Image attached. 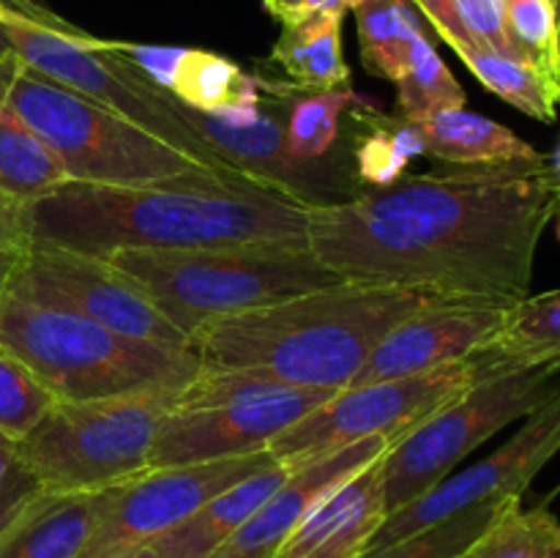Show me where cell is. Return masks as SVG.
Returning a JSON list of instances; mask_svg holds the SVG:
<instances>
[{
    "label": "cell",
    "instance_id": "6da1fadb",
    "mask_svg": "<svg viewBox=\"0 0 560 558\" xmlns=\"http://www.w3.org/2000/svg\"><path fill=\"white\" fill-rule=\"evenodd\" d=\"M560 184L547 156L402 175L310 208L306 241L348 282L397 284L432 301L512 310L530 295Z\"/></svg>",
    "mask_w": 560,
    "mask_h": 558
},
{
    "label": "cell",
    "instance_id": "7a4b0ae2",
    "mask_svg": "<svg viewBox=\"0 0 560 558\" xmlns=\"http://www.w3.org/2000/svg\"><path fill=\"white\" fill-rule=\"evenodd\" d=\"M312 202L252 181L189 178L156 186H96L69 181L25 206L33 241L82 255L115 249L306 241Z\"/></svg>",
    "mask_w": 560,
    "mask_h": 558
},
{
    "label": "cell",
    "instance_id": "3957f363",
    "mask_svg": "<svg viewBox=\"0 0 560 558\" xmlns=\"http://www.w3.org/2000/svg\"><path fill=\"white\" fill-rule=\"evenodd\" d=\"M427 304L435 301L397 284L339 279L202 323L189 334V348L208 367L255 370L293 386L339 392L383 334Z\"/></svg>",
    "mask_w": 560,
    "mask_h": 558
},
{
    "label": "cell",
    "instance_id": "277c9868",
    "mask_svg": "<svg viewBox=\"0 0 560 558\" xmlns=\"http://www.w3.org/2000/svg\"><path fill=\"white\" fill-rule=\"evenodd\" d=\"M0 350L69 403L151 386H186L202 367L191 348L124 337L63 306L14 293L0 299Z\"/></svg>",
    "mask_w": 560,
    "mask_h": 558
},
{
    "label": "cell",
    "instance_id": "5b68a950",
    "mask_svg": "<svg viewBox=\"0 0 560 558\" xmlns=\"http://www.w3.org/2000/svg\"><path fill=\"white\" fill-rule=\"evenodd\" d=\"M109 266L131 279L175 326H197L339 282L310 241L202 246V249H115Z\"/></svg>",
    "mask_w": 560,
    "mask_h": 558
},
{
    "label": "cell",
    "instance_id": "8992f818",
    "mask_svg": "<svg viewBox=\"0 0 560 558\" xmlns=\"http://www.w3.org/2000/svg\"><path fill=\"white\" fill-rule=\"evenodd\" d=\"M5 98L42 137L69 181L96 186H156L189 178H228L202 159L93 98L38 74L9 53Z\"/></svg>",
    "mask_w": 560,
    "mask_h": 558
},
{
    "label": "cell",
    "instance_id": "52a82bcc",
    "mask_svg": "<svg viewBox=\"0 0 560 558\" xmlns=\"http://www.w3.org/2000/svg\"><path fill=\"white\" fill-rule=\"evenodd\" d=\"M0 47L14 53L38 74L124 115L131 124L167 140L170 146L202 159L228 178L249 181L233 164L217 156L211 146L191 129L184 104L148 80L115 49L109 38L91 36L38 0H0Z\"/></svg>",
    "mask_w": 560,
    "mask_h": 558
},
{
    "label": "cell",
    "instance_id": "ba28073f",
    "mask_svg": "<svg viewBox=\"0 0 560 558\" xmlns=\"http://www.w3.org/2000/svg\"><path fill=\"white\" fill-rule=\"evenodd\" d=\"M184 386H151L98 399H58L14 443V460L52 496L124 485L145 474L162 416Z\"/></svg>",
    "mask_w": 560,
    "mask_h": 558
},
{
    "label": "cell",
    "instance_id": "9c48e42d",
    "mask_svg": "<svg viewBox=\"0 0 560 558\" xmlns=\"http://www.w3.org/2000/svg\"><path fill=\"white\" fill-rule=\"evenodd\" d=\"M337 392L304 388L255 370L202 364L162 416L148 468L268 452V443Z\"/></svg>",
    "mask_w": 560,
    "mask_h": 558
},
{
    "label": "cell",
    "instance_id": "30bf717a",
    "mask_svg": "<svg viewBox=\"0 0 560 558\" xmlns=\"http://www.w3.org/2000/svg\"><path fill=\"white\" fill-rule=\"evenodd\" d=\"M556 394H560V359L492 372L438 408L386 449L388 514L424 496L481 443L503 427L528 419Z\"/></svg>",
    "mask_w": 560,
    "mask_h": 558
},
{
    "label": "cell",
    "instance_id": "8fae6325",
    "mask_svg": "<svg viewBox=\"0 0 560 558\" xmlns=\"http://www.w3.org/2000/svg\"><path fill=\"white\" fill-rule=\"evenodd\" d=\"M481 377L485 372L479 361L468 356V359L435 367L419 375L339 388L320 408L273 438L268 443V454L279 463L295 465L306 457L364 441V438L383 435L397 443L413 427L430 419L438 408L476 386Z\"/></svg>",
    "mask_w": 560,
    "mask_h": 558
},
{
    "label": "cell",
    "instance_id": "7c38bea8",
    "mask_svg": "<svg viewBox=\"0 0 560 558\" xmlns=\"http://www.w3.org/2000/svg\"><path fill=\"white\" fill-rule=\"evenodd\" d=\"M5 293L63 306L124 337L189 348V334L180 332L126 274L102 257L33 241L25 266Z\"/></svg>",
    "mask_w": 560,
    "mask_h": 558
},
{
    "label": "cell",
    "instance_id": "4fadbf2b",
    "mask_svg": "<svg viewBox=\"0 0 560 558\" xmlns=\"http://www.w3.org/2000/svg\"><path fill=\"white\" fill-rule=\"evenodd\" d=\"M271 463L273 457L268 452H252L195 465L151 468L124 485H115L80 558H118L151 545L164 531L191 518L213 496Z\"/></svg>",
    "mask_w": 560,
    "mask_h": 558
},
{
    "label": "cell",
    "instance_id": "5bb4252c",
    "mask_svg": "<svg viewBox=\"0 0 560 558\" xmlns=\"http://www.w3.org/2000/svg\"><path fill=\"white\" fill-rule=\"evenodd\" d=\"M560 452V394L541 405L525 419L520 432H514L498 452L479 460L459 474L446 476L435 487L388 514L370 547L392 545L408 539L430 525L443 523L457 512L481 503H503L509 498H523L534 476Z\"/></svg>",
    "mask_w": 560,
    "mask_h": 558
},
{
    "label": "cell",
    "instance_id": "9a60e30c",
    "mask_svg": "<svg viewBox=\"0 0 560 558\" xmlns=\"http://www.w3.org/2000/svg\"><path fill=\"white\" fill-rule=\"evenodd\" d=\"M506 310L468 304H427L410 312L372 348L361 370L345 388L419 375L454 364L479 350L503 323Z\"/></svg>",
    "mask_w": 560,
    "mask_h": 558
},
{
    "label": "cell",
    "instance_id": "2e32d148",
    "mask_svg": "<svg viewBox=\"0 0 560 558\" xmlns=\"http://www.w3.org/2000/svg\"><path fill=\"white\" fill-rule=\"evenodd\" d=\"M388 446L392 441L383 435L364 438L290 465L288 479L211 558H277L306 512L339 481L350 479L381 457Z\"/></svg>",
    "mask_w": 560,
    "mask_h": 558
},
{
    "label": "cell",
    "instance_id": "e0dca14e",
    "mask_svg": "<svg viewBox=\"0 0 560 558\" xmlns=\"http://www.w3.org/2000/svg\"><path fill=\"white\" fill-rule=\"evenodd\" d=\"M388 518L386 452L328 490L295 525L277 558H359Z\"/></svg>",
    "mask_w": 560,
    "mask_h": 558
},
{
    "label": "cell",
    "instance_id": "ac0fdd59",
    "mask_svg": "<svg viewBox=\"0 0 560 558\" xmlns=\"http://www.w3.org/2000/svg\"><path fill=\"white\" fill-rule=\"evenodd\" d=\"M288 474L290 465L273 460L271 465L213 496L191 518L164 531L148 547H153L162 558H211L230 536L244 528L246 520L271 498Z\"/></svg>",
    "mask_w": 560,
    "mask_h": 558
},
{
    "label": "cell",
    "instance_id": "d6986e66",
    "mask_svg": "<svg viewBox=\"0 0 560 558\" xmlns=\"http://www.w3.org/2000/svg\"><path fill=\"white\" fill-rule=\"evenodd\" d=\"M113 487L49 496L16 525L0 547V558H80L96 531Z\"/></svg>",
    "mask_w": 560,
    "mask_h": 558
},
{
    "label": "cell",
    "instance_id": "ffe728a7",
    "mask_svg": "<svg viewBox=\"0 0 560 558\" xmlns=\"http://www.w3.org/2000/svg\"><path fill=\"white\" fill-rule=\"evenodd\" d=\"M419 126L424 137V148L443 162L463 164H509V162H536L545 153L536 151L530 142L514 135L509 126L485 115L468 113L465 107L438 109L421 118L410 120Z\"/></svg>",
    "mask_w": 560,
    "mask_h": 558
},
{
    "label": "cell",
    "instance_id": "44dd1931",
    "mask_svg": "<svg viewBox=\"0 0 560 558\" xmlns=\"http://www.w3.org/2000/svg\"><path fill=\"white\" fill-rule=\"evenodd\" d=\"M167 91L189 109L213 115L224 124H246L260 113L257 77L206 49L180 53Z\"/></svg>",
    "mask_w": 560,
    "mask_h": 558
},
{
    "label": "cell",
    "instance_id": "7402d4cb",
    "mask_svg": "<svg viewBox=\"0 0 560 558\" xmlns=\"http://www.w3.org/2000/svg\"><path fill=\"white\" fill-rule=\"evenodd\" d=\"M9 49L0 47V195L20 206L52 195L58 186L69 184V175L58 164L42 137L16 115L5 98Z\"/></svg>",
    "mask_w": 560,
    "mask_h": 558
},
{
    "label": "cell",
    "instance_id": "603a6c76",
    "mask_svg": "<svg viewBox=\"0 0 560 558\" xmlns=\"http://www.w3.org/2000/svg\"><path fill=\"white\" fill-rule=\"evenodd\" d=\"M342 16L334 11H315L282 25L271 63L304 91L350 88V66L342 55Z\"/></svg>",
    "mask_w": 560,
    "mask_h": 558
},
{
    "label": "cell",
    "instance_id": "cb8c5ba5",
    "mask_svg": "<svg viewBox=\"0 0 560 558\" xmlns=\"http://www.w3.org/2000/svg\"><path fill=\"white\" fill-rule=\"evenodd\" d=\"M481 372L512 370V367L545 364L560 359V290L528 295L506 310L492 337L474 350Z\"/></svg>",
    "mask_w": 560,
    "mask_h": 558
},
{
    "label": "cell",
    "instance_id": "d4e9b609",
    "mask_svg": "<svg viewBox=\"0 0 560 558\" xmlns=\"http://www.w3.org/2000/svg\"><path fill=\"white\" fill-rule=\"evenodd\" d=\"M361 63L372 77L397 82L416 36L424 33L410 0H361L355 5Z\"/></svg>",
    "mask_w": 560,
    "mask_h": 558
},
{
    "label": "cell",
    "instance_id": "484cf974",
    "mask_svg": "<svg viewBox=\"0 0 560 558\" xmlns=\"http://www.w3.org/2000/svg\"><path fill=\"white\" fill-rule=\"evenodd\" d=\"M459 558H560V520L550 509H523V498H509Z\"/></svg>",
    "mask_w": 560,
    "mask_h": 558
},
{
    "label": "cell",
    "instance_id": "4316f807",
    "mask_svg": "<svg viewBox=\"0 0 560 558\" xmlns=\"http://www.w3.org/2000/svg\"><path fill=\"white\" fill-rule=\"evenodd\" d=\"M457 58L463 60L470 69V74L492 91L495 96H501L503 102H509L512 107H517L520 113L530 115L536 120H545L552 124L558 115V98L550 91V85L545 82V77L528 63V60L512 58V55L492 53V49H479V47H465L457 49Z\"/></svg>",
    "mask_w": 560,
    "mask_h": 558
},
{
    "label": "cell",
    "instance_id": "83f0119b",
    "mask_svg": "<svg viewBox=\"0 0 560 558\" xmlns=\"http://www.w3.org/2000/svg\"><path fill=\"white\" fill-rule=\"evenodd\" d=\"M299 96L288 104V148L295 159L315 162L331 151L334 140L339 137V118L348 107L361 104L364 98L355 96L353 88H334V91H304L295 88Z\"/></svg>",
    "mask_w": 560,
    "mask_h": 558
},
{
    "label": "cell",
    "instance_id": "f1b7e54d",
    "mask_svg": "<svg viewBox=\"0 0 560 558\" xmlns=\"http://www.w3.org/2000/svg\"><path fill=\"white\" fill-rule=\"evenodd\" d=\"M394 85H397L399 118L405 120H416L438 109L465 107L463 85L443 63L427 33L416 36L402 77Z\"/></svg>",
    "mask_w": 560,
    "mask_h": 558
},
{
    "label": "cell",
    "instance_id": "f546056e",
    "mask_svg": "<svg viewBox=\"0 0 560 558\" xmlns=\"http://www.w3.org/2000/svg\"><path fill=\"white\" fill-rule=\"evenodd\" d=\"M514 49L545 77L560 102V33L552 0H501Z\"/></svg>",
    "mask_w": 560,
    "mask_h": 558
},
{
    "label": "cell",
    "instance_id": "4dcf8cb0",
    "mask_svg": "<svg viewBox=\"0 0 560 558\" xmlns=\"http://www.w3.org/2000/svg\"><path fill=\"white\" fill-rule=\"evenodd\" d=\"M372 131L355 148L359 175L372 186H388L399 181L419 153H424V137L419 126L405 118L375 115Z\"/></svg>",
    "mask_w": 560,
    "mask_h": 558
},
{
    "label": "cell",
    "instance_id": "1f68e13d",
    "mask_svg": "<svg viewBox=\"0 0 560 558\" xmlns=\"http://www.w3.org/2000/svg\"><path fill=\"white\" fill-rule=\"evenodd\" d=\"M503 503L470 507L465 512H457L454 518L443 520V523H435L430 528L419 531V534L408 536V539L372 547V550L361 553L359 558H459L474 545L476 536L490 525V520L495 518Z\"/></svg>",
    "mask_w": 560,
    "mask_h": 558
},
{
    "label": "cell",
    "instance_id": "d6a6232c",
    "mask_svg": "<svg viewBox=\"0 0 560 558\" xmlns=\"http://www.w3.org/2000/svg\"><path fill=\"white\" fill-rule=\"evenodd\" d=\"M58 403L52 392L38 381L36 372L0 350V432L11 441L25 438L49 408Z\"/></svg>",
    "mask_w": 560,
    "mask_h": 558
},
{
    "label": "cell",
    "instance_id": "836d02e7",
    "mask_svg": "<svg viewBox=\"0 0 560 558\" xmlns=\"http://www.w3.org/2000/svg\"><path fill=\"white\" fill-rule=\"evenodd\" d=\"M33 249V233L27 224V211L20 202L0 195V299L9 284L25 266Z\"/></svg>",
    "mask_w": 560,
    "mask_h": 558
},
{
    "label": "cell",
    "instance_id": "e575fe53",
    "mask_svg": "<svg viewBox=\"0 0 560 558\" xmlns=\"http://www.w3.org/2000/svg\"><path fill=\"white\" fill-rule=\"evenodd\" d=\"M49 496L52 492L44 490L14 460L11 468L5 470L3 481H0V539H5Z\"/></svg>",
    "mask_w": 560,
    "mask_h": 558
},
{
    "label": "cell",
    "instance_id": "d590c367",
    "mask_svg": "<svg viewBox=\"0 0 560 558\" xmlns=\"http://www.w3.org/2000/svg\"><path fill=\"white\" fill-rule=\"evenodd\" d=\"M262 5H266L268 14H271L273 20L282 22V25L306 16V0H262Z\"/></svg>",
    "mask_w": 560,
    "mask_h": 558
},
{
    "label": "cell",
    "instance_id": "8d00e7d4",
    "mask_svg": "<svg viewBox=\"0 0 560 558\" xmlns=\"http://www.w3.org/2000/svg\"><path fill=\"white\" fill-rule=\"evenodd\" d=\"M361 0H306V14L315 11H334V14H345V11L355 9Z\"/></svg>",
    "mask_w": 560,
    "mask_h": 558
},
{
    "label": "cell",
    "instance_id": "74e56055",
    "mask_svg": "<svg viewBox=\"0 0 560 558\" xmlns=\"http://www.w3.org/2000/svg\"><path fill=\"white\" fill-rule=\"evenodd\" d=\"M14 443L16 441H11L9 435L0 432V481H3L5 470L11 468V463H14Z\"/></svg>",
    "mask_w": 560,
    "mask_h": 558
},
{
    "label": "cell",
    "instance_id": "f35d334b",
    "mask_svg": "<svg viewBox=\"0 0 560 558\" xmlns=\"http://www.w3.org/2000/svg\"><path fill=\"white\" fill-rule=\"evenodd\" d=\"M118 558H162L159 556L156 550H153V547H137V550H129V553H124V556H118Z\"/></svg>",
    "mask_w": 560,
    "mask_h": 558
},
{
    "label": "cell",
    "instance_id": "ab89813d",
    "mask_svg": "<svg viewBox=\"0 0 560 558\" xmlns=\"http://www.w3.org/2000/svg\"><path fill=\"white\" fill-rule=\"evenodd\" d=\"M547 162H550L552 175H556V181L560 184V146H558V151L552 153V156H547Z\"/></svg>",
    "mask_w": 560,
    "mask_h": 558
},
{
    "label": "cell",
    "instance_id": "60d3db41",
    "mask_svg": "<svg viewBox=\"0 0 560 558\" xmlns=\"http://www.w3.org/2000/svg\"><path fill=\"white\" fill-rule=\"evenodd\" d=\"M556 3V14H558V33H560V0H552Z\"/></svg>",
    "mask_w": 560,
    "mask_h": 558
},
{
    "label": "cell",
    "instance_id": "b9f144b4",
    "mask_svg": "<svg viewBox=\"0 0 560 558\" xmlns=\"http://www.w3.org/2000/svg\"><path fill=\"white\" fill-rule=\"evenodd\" d=\"M5 539H9V536H5ZM5 539H0V547H3V542H5Z\"/></svg>",
    "mask_w": 560,
    "mask_h": 558
},
{
    "label": "cell",
    "instance_id": "7bdbcfd3",
    "mask_svg": "<svg viewBox=\"0 0 560 558\" xmlns=\"http://www.w3.org/2000/svg\"><path fill=\"white\" fill-rule=\"evenodd\" d=\"M558 217H560V213H558ZM558 235H560V222H558Z\"/></svg>",
    "mask_w": 560,
    "mask_h": 558
}]
</instances>
